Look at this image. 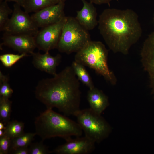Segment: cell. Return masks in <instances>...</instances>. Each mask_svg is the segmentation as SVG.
Masks as SVG:
<instances>
[{
  "instance_id": "obj_5",
  "label": "cell",
  "mask_w": 154,
  "mask_h": 154,
  "mask_svg": "<svg viewBox=\"0 0 154 154\" xmlns=\"http://www.w3.org/2000/svg\"><path fill=\"white\" fill-rule=\"evenodd\" d=\"M90 40L88 30L75 18L67 17L57 49L60 52L67 54L77 52Z\"/></svg>"
},
{
  "instance_id": "obj_23",
  "label": "cell",
  "mask_w": 154,
  "mask_h": 154,
  "mask_svg": "<svg viewBox=\"0 0 154 154\" xmlns=\"http://www.w3.org/2000/svg\"><path fill=\"white\" fill-rule=\"evenodd\" d=\"M13 93V90L9 83L7 76L0 71V96L9 98Z\"/></svg>"
},
{
  "instance_id": "obj_8",
  "label": "cell",
  "mask_w": 154,
  "mask_h": 154,
  "mask_svg": "<svg viewBox=\"0 0 154 154\" xmlns=\"http://www.w3.org/2000/svg\"><path fill=\"white\" fill-rule=\"evenodd\" d=\"M66 17L41 28L34 36L36 47L45 52L57 48Z\"/></svg>"
},
{
  "instance_id": "obj_28",
  "label": "cell",
  "mask_w": 154,
  "mask_h": 154,
  "mask_svg": "<svg viewBox=\"0 0 154 154\" xmlns=\"http://www.w3.org/2000/svg\"><path fill=\"white\" fill-rule=\"evenodd\" d=\"M3 1H5L7 2H14L15 3L18 4L21 7H23L25 0H0V2Z\"/></svg>"
},
{
  "instance_id": "obj_21",
  "label": "cell",
  "mask_w": 154,
  "mask_h": 154,
  "mask_svg": "<svg viewBox=\"0 0 154 154\" xmlns=\"http://www.w3.org/2000/svg\"><path fill=\"white\" fill-rule=\"evenodd\" d=\"M28 56V54L25 53L20 54H5L0 55V60L3 66L7 68H9L22 58Z\"/></svg>"
},
{
  "instance_id": "obj_24",
  "label": "cell",
  "mask_w": 154,
  "mask_h": 154,
  "mask_svg": "<svg viewBox=\"0 0 154 154\" xmlns=\"http://www.w3.org/2000/svg\"><path fill=\"white\" fill-rule=\"evenodd\" d=\"M43 141L42 140L39 142L32 143L29 145V154H48L52 153L43 143Z\"/></svg>"
},
{
  "instance_id": "obj_25",
  "label": "cell",
  "mask_w": 154,
  "mask_h": 154,
  "mask_svg": "<svg viewBox=\"0 0 154 154\" xmlns=\"http://www.w3.org/2000/svg\"><path fill=\"white\" fill-rule=\"evenodd\" d=\"M11 144V139L5 136L0 137V154L9 153Z\"/></svg>"
},
{
  "instance_id": "obj_9",
  "label": "cell",
  "mask_w": 154,
  "mask_h": 154,
  "mask_svg": "<svg viewBox=\"0 0 154 154\" xmlns=\"http://www.w3.org/2000/svg\"><path fill=\"white\" fill-rule=\"evenodd\" d=\"M65 2L59 1L36 12L31 16L33 21L38 28L57 23L64 17Z\"/></svg>"
},
{
  "instance_id": "obj_11",
  "label": "cell",
  "mask_w": 154,
  "mask_h": 154,
  "mask_svg": "<svg viewBox=\"0 0 154 154\" xmlns=\"http://www.w3.org/2000/svg\"><path fill=\"white\" fill-rule=\"evenodd\" d=\"M2 44L7 46L20 54H31L36 46L34 36L28 35H14L5 33Z\"/></svg>"
},
{
  "instance_id": "obj_20",
  "label": "cell",
  "mask_w": 154,
  "mask_h": 154,
  "mask_svg": "<svg viewBox=\"0 0 154 154\" xmlns=\"http://www.w3.org/2000/svg\"><path fill=\"white\" fill-rule=\"evenodd\" d=\"M12 102L7 98L0 97V120L5 125L10 121Z\"/></svg>"
},
{
  "instance_id": "obj_14",
  "label": "cell",
  "mask_w": 154,
  "mask_h": 154,
  "mask_svg": "<svg viewBox=\"0 0 154 154\" xmlns=\"http://www.w3.org/2000/svg\"><path fill=\"white\" fill-rule=\"evenodd\" d=\"M83 6L77 11L75 18L79 23L87 30L93 29L98 24L97 13L93 3L86 0H81Z\"/></svg>"
},
{
  "instance_id": "obj_27",
  "label": "cell",
  "mask_w": 154,
  "mask_h": 154,
  "mask_svg": "<svg viewBox=\"0 0 154 154\" xmlns=\"http://www.w3.org/2000/svg\"><path fill=\"white\" fill-rule=\"evenodd\" d=\"M90 2L97 5L107 4L110 5V2L113 0H89ZM118 1V0H116Z\"/></svg>"
},
{
  "instance_id": "obj_19",
  "label": "cell",
  "mask_w": 154,
  "mask_h": 154,
  "mask_svg": "<svg viewBox=\"0 0 154 154\" xmlns=\"http://www.w3.org/2000/svg\"><path fill=\"white\" fill-rule=\"evenodd\" d=\"M35 133H24L22 135L11 139V144L9 153L17 148L28 147L34 139Z\"/></svg>"
},
{
  "instance_id": "obj_4",
  "label": "cell",
  "mask_w": 154,
  "mask_h": 154,
  "mask_svg": "<svg viewBox=\"0 0 154 154\" xmlns=\"http://www.w3.org/2000/svg\"><path fill=\"white\" fill-rule=\"evenodd\" d=\"M108 51L104 45L99 41H88L76 52L75 61L94 70L113 85L117 79L108 64Z\"/></svg>"
},
{
  "instance_id": "obj_30",
  "label": "cell",
  "mask_w": 154,
  "mask_h": 154,
  "mask_svg": "<svg viewBox=\"0 0 154 154\" xmlns=\"http://www.w3.org/2000/svg\"><path fill=\"white\" fill-rule=\"evenodd\" d=\"M4 130L0 129V137L4 136Z\"/></svg>"
},
{
  "instance_id": "obj_18",
  "label": "cell",
  "mask_w": 154,
  "mask_h": 154,
  "mask_svg": "<svg viewBox=\"0 0 154 154\" xmlns=\"http://www.w3.org/2000/svg\"><path fill=\"white\" fill-rule=\"evenodd\" d=\"M24 123L17 120L9 122L4 130V136L11 139L19 136L24 133Z\"/></svg>"
},
{
  "instance_id": "obj_12",
  "label": "cell",
  "mask_w": 154,
  "mask_h": 154,
  "mask_svg": "<svg viewBox=\"0 0 154 154\" xmlns=\"http://www.w3.org/2000/svg\"><path fill=\"white\" fill-rule=\"evenodd\" d=\"M153 19L154 24V13ZM140 55L142 64L148 75L150 84L154 87V30L144 41Z\"/></svg>"
},
{
  "instance_id": "obj_2",
  "label": "cell",
  "mask_w": 154,
  "mask_h": 154,
  "mask_svg": "<svg viewBox=\"0 0 154 154\" xmlns=\"http://www.w3.org/2000/svg\"><path fill=\"white\" fill-rule=\"evenodd\" d=\"M98 25L100 34L114 53L128 54L142 34L138 16L130 9H106L99 16Z\"/></svg>"
},
{
  "instance_id": "obj_15",
  "label": "cell",
  "mask_w": 154,
  "mask_h": 154,
  "mask_svg": "<svg viewBox=\"0 0 154 154\" xmlns=\"http://www.w3.org/2000/svg\"><path fill=\"white\" fill-rule=\"evenodd\" d=\"M87 99L90 108L96 113L100 114L109 104L107 96L102 91L95 87L89 89L88 91Z\"/></svg>"
},
{
  "instance_id": "obj_13",
  "label": "cell",
  "mask_w": 154,
  "mask_h": 154,
  "mask_svg": "<svg viewBox=\"0 0 154 154\" xmlns=\"http://www.w3.org/2000/svg\"><path fill=\"white\" fill-rule=\"evenodd\" d=\"M31 55L32 57V63L36 68L53 76L57 74V67L61 61L60 55L57 54L53 56L48 52L44 54L33 52Z\"/></svg>"
},
{
  "instance_id": "obj_1",
  "label": "cell",
  "mask_w": 154,
  "mask_h": 154,
  "mask_svg": "<svg viewBox=\"0 0 154 154\" xmlns=\"http://www.w3.org/2000/svg\"><path fill=\"white\" fill-rule=\"evenodd\" d=\"M35 95L47 108H56L66 116H74L80 109V82L71 66L52 78L40 80L35 87Z\"/></svg>"
},
{
  "instance_id": "obj_16",
  "label": "cell",
  "mask_w": 154,
  "mask_h": 154,
  "mask_svg": "<svg viewBox=\"0 0 154 154\" xmlns=\"http://www.w3.org/2000/svg\"><path fill=\"white\" fill-rule=\"evenodd\" d=\"M71 66L79 80L89 89L95 87L91 77L84 66L74 60L72 62Z\"/></svg>"
},
{
  "instance_id": "obj_17",
  "label": "cell",
  "mask_w": 154,
  "mask_h": 154,
  "mask_svg": "<svg viewBox=\"0 0 154 154\" xmlns=\"http://www.w3.org/2000/svg\"><path fill=\"white\" fill-rule=\"evenodd\" d=\"M59 2V0H25L23 7L28 13H35Z\"/></svg>"
},
{
  "instance_id": "obj_26",
  "label": "cell",
  "mask_w": 154,
  "mask_h": 154,
  "mask_svg": "<svg viewBox=\"0 0 154 154\" xmlns=\"http://www.w3.org/2000/svg\"><path fill=\"white\" fill-rule=\"evenodd\" d=\"M29 154V149L28 147H21L12 151L10 154Z\"/></svg>"
},
{
  "instance_id": "obj_6",
  "label": "cell",
  "mask_w": 154,
  "mask_h": 154,
  "mask_svg": "<svg viewBox=\"0 0 154 154\" xmlns=\"http://www.w3.org/2000/svg\"><path fill=\"white\" fill-rule=\"evenodd\" d=\"M77 123L85 136L95 143H99L109 134L110 126L101 114L90 108L79 109L75 114Z\"/></svg>"
},
{
  "instance_id": "obj_3",
  "label": "cell",
  "mask_w": 154,
  "mask_h": 154,
  "mask_svg": "<svg viewBox=\"0 0 154 154\" xmlns=\"http://www.w3.org/2000/svg\"><path fill=\"white\" fill-rule=\"evenodd\" d=\"M47 108L36 117L34 122L35 133L42 140L58 137L65 140L71 137L81 136L83 131L77 122Z\"/></svg>"
},
{
  "instance_id": "obj_7",
  "label": "cell",
  "mask_w": 154,
  "mask_h": 154,
  "mask_svg": "<svg viewBox=\"0 0 154 154\" xmlns=\"http://www.w3.org/2000/svg\"><path fill=\"white\" fill-rule=\"evenodd\" d=\"M21 7L17 3L13 5L11 16L3 31L8 34L28 35L35 36L39 31V28L29 13L22 10Z\"/></svg>"
},
{
  "instance_id": "obj_31",
  "label": "cell",
  "mask_w": 154,
  "mask_h": 154,
  "mask_svg": "<svg viewBox=\"0 0 154 154\" xmlns=\"http://www.w3.org/2000/svg\"><path fill=\"white\" fill-rule=\"evenodd\" d=\"M67 0H59V1L65 2V1Z\"/></svg>"
},
{
  "instance_id": "obj_22",
  "label": "cell",
  "mask_w": 154,
  "mask_h": 154,
  "mask_svg": "<svg viewBox=\"0 0 154 154\" xmlns=\"http://www.w3.org/2000/svg\"><path fill=\"white\" fill-rule=\"evenodd\" d=\"M12 10L9 7L7 2L3 1L0 2V31H3L8 22L9 15L12 13Z\"/></svg>"
},
{
  "instance_id": "obj_29",
  "label": "cell",
  "mask_w": 154,
  "mask_h": 154,
  "mask_svg": "<svg viewBox=\"0 0 154 154\" xmlns=\"http://www.w3.org/2000/svg\"><path fill=\"white\" fill-rule=\"evenodd\" d=\"M5 125L2 121H0V129L5 130L6 128Z\"/></svg>"
},
{
  "instance_id": "obj_10",
  "label": "cell",
  "mask_w": 154,
  "mask_h": 154,
  "mask_svg": "<svg viewBox=\"0 0 154 154\" xmlns=\"http://www.w3.org/2000/svg\"><path fill=\"white\" fill-rule=\"evenodd\" d=\"M66 143L54 149L52 153L57 154H89L95 148V143L84 136L74 139L70 137L66 139Z\"/></svg>"
}]
</instances>
